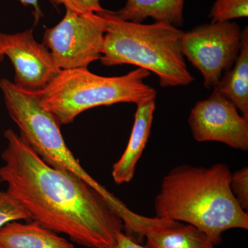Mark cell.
<instances>
[{"instance_id":"1","label":"cell","mask_w":248,"mask_h":248,"mask_svg":"<svg viewBox=\"0 0 248 248\" xmlns=\"http://www.w3.org/2000/svg\"><path fill=\"white\" fill-rule=\"evenodd\" d=\"M0 179L31 218L88 248H104L124 231L100 193L71 173L45 162L12 129L4 132Z\"/></svg>"},{"instance_id":"2","label":"cell","mask_w":248,"mask_h":248,"mask_svg":"<svg viewBox=\"0 0 248 248\" xmlns=\"http://www.w3.org/2000/svg\"><path fill=\"white\" fill-rule=\"evenodd\" d=\"M231 175L225 164L177 166L161 182L155 199L156 217L195 226L215 246L228 230H248V213L232 192Z\"/></svg>"},{"instance_id":"3","label":"cell","mask_w":248,"mask_h":248,"mask_svg":"<svg viewBox=\"0 0 248 248\" xmlns=\"http://www.w3.org/2000/svg\"><path fill=\"white\" fill-rule=\"evenodd\" d=\"M100 14L106 21L99 59L104 66H138L154 73L164 88L188 86L194 81L182 51L184 31L164 22L123 20L108 10Z\"/></svg>"},{"instance_id":"4","label":"cell","mask_w":248,"mask_h":248,"mask_svg":"<svg viewBox=\"0 0 248 248\" xmlns=\"http://www.w3.org/2000/svg\"><path fill=\"white\" fill-rule=\"evenodd\" d=\"M150 74L140 68L119 77L98 76L88 68L61 70L46 87L32 93L60 125L68 124L93 108L156 100V90L144 82Z\"/></svg>"},{"instance_id":"5","label":"cell","mask_w":248,"mask_h":248,"mask_svg":"<svg viewBox=\"0 0 248 248\" xmlns=\"http://www.w3.org/2000/svg\"><path fill=\"white\" fill-rule=\"evenodd\" d=\"M0 89L10 117L19 128V136L41 159L82 179L108 203L113 202L115 196L88 174L75 157L62 136L61 125L40 105L33 93L19 89L7 79L0 80Z\"/></svg>"},{"instance_id":"6","label":"cell","mask_w":248,"mask_h":248,"mask_svg":"<svg viewBox=\"0 0 248 248\" xmlns=\"http://www.w3.org/2000/svg\"><path fill=\"white\" fill-rule=\"evenodd\" d=\"M106 21L102 15L66 10L63 19L46 29L43 44L60 70L88 68L102 55Z\"/></svg>"},{"instance_id":"7","label":"cell","mask_w":248,"mask_h":248,"mask_svg":"<svg viewBox=\"0 0 248 248\" xmlns=\"http://www.w3.org/2000/svg\"><path fill=\"white\" fill-rule=\"evenodd\" d=\"M241 42L242 31L237 23H210L184 32L182 51L202 73L205 87L214 89L234 64Z\"/></svg>"},{"instance_id":"8","label":"cell","mask_w":248,"mask_h":248,"mask_svg":"<svg viewBox=\"0 0 248 248\" xmlns=\"http://www.w3.org/2000/svg\"><path fill=\"white\" fill-rule=\"evenodd\" d=\"M189 125L197 141H217L234 149L248 150V120L234 104L216 91L195 104Z\"/></svg>"},{"instance_id":"9","label":"cell","mask_w":248,"mask_h":248,"mask_svg":"<svg viewBox=\"0 0 248 248\" xmlns=\"http://www.w3.org/2000/svg\"><path fill=\"white\" fill-rule=\"evenodd\" d=\"M0 53L14 67V84L29 92L43 89L61 71L47 47L35 40L33 28L15 33L0 32Z\"/></svg>"},{"instance_id":"10","label":"cell","mask_w":248,"mask_h":248,"mask_svg":"<svg viewBox=\"0 0 248 248\" xmlns=\"http://www.w3.org/2000/svg\"><path fill=\"white\" fill-rule=\"evenodd\" d=\"M133 129L128 145L120 159L113 165L112 177L119 185L131 182L139 160L149 138L155 110V100L137 105Z\"/></svg>"},{"instance_id":"11","label":"cell","mask_w":248,"mask_h":248,"mask_svg":"<svg viewBox=\"0 0 248 248\" xmlns=\"http://www.w3.org/2000/svg\"><path fill=\"white\" fill-rule=\"evenodd\" d=\"M0 248H75L68 240L39 222L14 221L0 228Z\"/></svg>"},{"instance_id":"12","label":"cell","mask_w":248,"mask_h":248,"mask_svg":"<svg viewBox=\"0 0 248 248\" xmlns=\"http://www.w3.org/2000/svg\"><path fill=\"white\" fill-rule=\"evenodd\" d=\"M159 218V217H158ZM146 246L151 248H215L203 232L190 224L159 218L145 232Z\"/></svg>"},{"instance_id":"13","label":"cell","mask_w":248,"mask_h":248,"mask_svg":"<svg viewBox=\"0 0 248 248\" xmlns=\"http://www.w3.org/2000/svg\"><path fill=\"white\" fill-rule=\"evenodd\" d=\"M184 3L185 0H126L122 9L112 14L129 22L143 23L152 18L178 28L184 23Z\"/></svg>"},{"instance_id":"14","label":"cell","mask_w":248,"mask_h":248,"mask_svg":"<svg viewBox=\"0 0 248 248\" xmlns=\"http://www.w3.org/2000/svg\"><path fill=\"white\" fill-rule=\"evenodd\" d=\"M226 97L248 120V29L242 31L239 56L231 69L223 75L213 89Z\"/></svg>"},{"instance_id":"15","label":"cell","mask_w":248,"mask_h":248,"mask_svg":"<svg viewBox=\"0 0 248 248\" xmlns=\"http://www.w3.org/2000/svg\"><path fill=\"white\" fill-rule=\"evenodd\" d=\"M248 16V0H215L209 15L211 23L229 22Z\"/></svg>"},{"instance_id":"16","label":"cell","mask_w":248,"mask_h":248,"mask_svg":"<svg viewBox=\"0 0 248 248\" xmlns=\"http://www.w3.org/2000/svg\"><path fill=\"white\" fill-rule=\"evenodd\" d=\"M30 215L14 197L0 191V228L14 221H29Z\"/></svg>"},{"instance_id":"17","label":"cell","mask_w":248,"mask_h":248,"mask_svg":"<svg viewBox=\"0 0 248 248\" xmlns=\"http://www.w3.org/2000/svg\"><path fill=\"white\" fill-rule=\"evenodd\" d=\"M231 189L235 200L244 211L248 209V168L238 170L232 174Z\"/></svg>"},{"instance_id":"18","label":"cell","mask_w":248,"mask_h":248,"mask_svg":"<svg viewBox=\"0 0 248 248\" xmlns=\"http://www.w3.org/2000/svg\"><path fill=\"white\" fill-rule=\"evenodd\" d=\"M56 4H62L66 10L78 14L91 15L105 12L100 0H55Z\"/></svg>"},{"instance_id":"19","label":"cell","mask_w":248,"mask_h":248,"mask_svg":"<svg viewBox=\"0 0 248 248\" xmlns=\"http://www.w3.org/2000/svg\"><path fill=\"white\" fill-rule=\"evenodd\" d=\"M104 248H151L148 246L139 244L133 236L120 232L116 236L115 241L112 244Z\"/></svg>"},{"instance_id":"20","label":"cell","mask_w":248,"mask_h":248,"mask_svg":"<svg viewBox=\"0 0 248 248\" xmlns=\"http://www.w3.org/2000/svg\"><path fill=\"white\" fill-rule=\"evenodd\" d=\"M22 4L25 6H31L34 9V16L35 17L36 22H38L39 19L42 17V11L39 5V0H19ZM53 4H56L55 0H50Z\"/></svg>"},{"instance_id":"21","label":"cell","mask_w":248,"mask_h":248,"mask_svg":"<svg viewBox=\"0 0 248 248\" xmlns=\"http://www.w3.org/2000/svg\"><path fill=\"white\" fill-rule=\"evenodd\" d=\"M4 56L1 53H0V63L4 60Z\"/></svg>"},{"instance_id":"22","label":"cell","mask_w":248,"mask_h":248,"mask_svg":"<svg viewBox=\"0 0 248 248\" xmlns=\"http://www.w3.org/2000/svg\"><path fill=\"white\" fill-rule=\"evenodd\" d=\"M1 179H0V184H1Z\"/></svg>"}]
</instances>
